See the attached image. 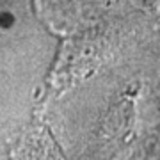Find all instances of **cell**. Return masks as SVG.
<instances>
[{
  "mask_svg": "<svg viewBox=\"0 0 160 160\" xmlns=\"http://www.w3.org/2000/svg\"><path fill=\"white\" fill-rule=\"evenodd\" d=\"M0 22H2V27H11L12 22H14V18L9 14V12H2V16H0Z\"/></svg>",
  "mask_w": 160,
  "mask_h": 160,
  "instance_id": "6da1fadb",
  "label": "cell"
}]
</instances>
